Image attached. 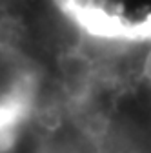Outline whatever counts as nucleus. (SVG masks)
<instances>
[{
	"label": "nucleus",
	"mask_w": 151,
	"mask_h": 153,
	"mask_svg": "<svg viewBox=\"0 0 151 153\" xmlns=\"http://www.w3.org/2000/svg\"><path fill=\"white\" fill-rule=\"evenodd\" d=\"M142 76L147 80V84H151V48L147 49L144 60H142Z\"/></svg>",
	"instance_id": "1"
}]
</instances>
